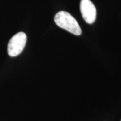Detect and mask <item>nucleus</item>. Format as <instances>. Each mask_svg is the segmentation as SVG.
Listing matches in <instances>:
<instances>
[{
	"label": "nucleus",
	"mask_w": 121,
	"mask_h": 121,
	"mask_svg": "<svg viewBox=\"0 0 121 121\" xmlns=\"http://www.w3.org/2000/svg\"><path fill=\"white\" fill-rule=\"evenodd\" d=\"M26 40V35L23 32H19L14 35L8 43L7 52L9 55L11 57L19 55L25 47Z\"/></svg>",
	"instance_id": "nucleus-2"
},
{
	"label": "nucleus",
	"mask_w": 121,
	"mask_h": 121,
	"mask_svg": "<svg viewBox=\"0 0 121 121\" xmlns=\"http://www.w3.org/2000/svg\"><path fill=\"white\" fill-rule=\"evenodd\" d=\"M54 22L59 27L76 35H80L82 33L76 20L67 12L62 11L57 13L54 16Z\"/></svg>",
	"instance_id": "nucleus-1"
},
{
	"label": "nucleus",
	"mask_w": 121,
	"mask_h": 121,
	"mask_svg": "<svg viewBox=\"0 0 121 121\" xmlns=\"http://www.w3.org/2000/svg\"><path fill=\"white\" fill-rule=\"evenodd\" d=\"M80 7L84 20L88 24H93L96 17V7L93 3L90 0H81Z\"/></svg>",
	"instance_id": "nucleus-3"
},
{
	"label": "nucleus",
	"mask_w": 121,
	"mask_h": 121,
	"mask_svg": "<svg viewBox=\"0 0 121 121\" xmlns=\"http://www.w3.org/2000/svg\"></svg>",
	"instance_id": "nucleus-4"
}]
</instances>
